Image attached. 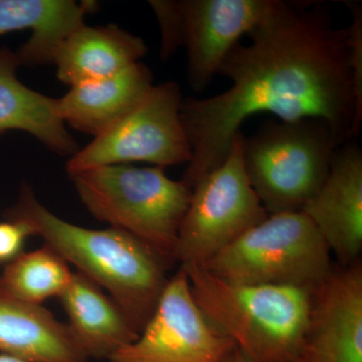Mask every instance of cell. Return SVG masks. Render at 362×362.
I'll use <instances>...</instances> for the list:
<instances>
[{
  "mask_svg": "<svg viewBox=\"0 0 362 362\" xmlns=\"http://www.w3.org/2000/svg\"><path fill=\"white\" fill-rule=\"evenodd\" d=\"M232 339L199 308L187 272L168 279L158 303L137 339L115 352L109 362H233Z\"/></svg>",
  "mask_w": 362,
  "mask_h": 362,
  "instance_id": "cell-10",
  "label": "cell"
},
{
  "mask_svg": "<svg viewBox=\"0 0 362 362\" xmlns=\"http://www.w3.org/2000/svg\"><path fill=\"white\" fill-rule=\"evenodd\" d=\"M339 146L323 120L269 121L243 136V163L269 214L301 211L327 177Z\"/></svg>",
  "mask_w": 362,
  "mask_h": 362,
  "instance_id": "cell-5",
  "label": "cell"
},
{
  "mask_svg": "<svg viewBox=\"0 0 362 362\" xmlns=\"http://www.w3.org/2000/svg\"><path fill=\"white\" fill-rule=\"evenodd\" d=\"M352 21L349 30L350 62L354 70V96H356V129L359 134L362 121V6L358 1H344Z\"/></svg>",
  "mask_w": 362,
  "mask_h": 362,
  "instance_id": "cell-20",
  "label": "cell"
},
{
  "mask_svg": "<svg viewBox=\"0 0 362 362\" xmlns=\"http://www.w3.org/2000/svg\"><path fill=\"white\" fill-rule=\"evenodd\" d=\"M243 136L240 131L223 163L192 188L176 247L181 266L204 265L269 216L245 170Z\"/></svg>",
  "mask_w": 362,
  "mask_h": 362,
  "instance_id": "cell-7",
  "label": "cell"
},
{
  "mask_svg": "<svg viewBox=\"0 0 362 362\" xmlns=\"http://www.w3.org/2000/svg\"><path fill=\"white\" fill-rule=\"evenodd\" d=\"M33 233L21 221L6 220L0 223V263H8L21 254L25 242Z\"/></svg>",
  "mask_w": 362,
  "mask_h": 362,
  "instance_id": "cell-21",
  "label": "cell"
},
{
  "mask_svg": "<svg viewBox=\"0 0 362 362\" xmlns=\"http://www.w3.org/2000/svg\"><path fill=\"white\" fill-rule=\"evenodd\" d=\"M182 96L173 81L153 85L141 101L66 162L68 175L113 164H188L192 148L180 117Z\"/></svg>",
  "mask_w": 362,
  "mask_h": 362,
  "instance_id": "cell-9",
  "label": "cell"
},
{
  "mask_svg": "<svg viewBox=\"0 0 362 362\" xmlns=\"http://www.w3.org/2000/svg\"><path fill=\"white\" fill-rule=\"evenodd\" d=\"M59 299L71 337L88 359H109L139 335L116 302L78 272Z\"/></svg>",
  "mask_w": 362,
  "mask_h": 362,
  "instance_id": "cell-14",
  "label": "cell"
},
{
  "mask_svg": "<svg viewBox=\"0 0 362 362\" xmlns=\"http://www.w3.org/2000/svg\"><path fill=\"white\" fill-rule=\"evenodd\" d=\"M81 201L97 220L129 233L166 266L176 262L181 223L192 188L159 166L113 164L69 175Z\"/></svg>",
  "mask_w": 362,
  "mask_h": 362,
  "instance_id": "cell-4",
  "label": "cell"
},
{
  "mask_svg": "<svg viewBox=\"0 0 362 362\" xmlns=\"http://www.w3.org/2000/svg\"><path fill=\"white\" fill-rule=\"evenodd\" d=\"M20 66L16 52L0 49V135L23 131L54 153L73 156L78 145L59 116L58 99L21 83L16 75Z\"/></svg>",
  "mask_w": 362,
  "mask_h": 362,
  "instance_id": "cell-16",
  "label": "cell"
},
{
  "mask_svg": "<svg viewBox=\"0 0 362 362\" xmlns=\"http://www.w3.org/2000/svg\"><path fill=\"white\" fill-rule=\"evenodd\" d=\"M330 250L306 214H269L204 264L214 275L250 285L316 290L333 266Z\"/></svg>",
  "mask_w": 362,
  "mask_h": 362,
  "instance_id": "cell-6",
  "label": "cell"
},
{
  "mask_svg": "<svg viewBox=\"0 0 362 362\" xmlns=\"http://www.w3.org/2000/svg\"><path fill=\"white\" fill-rule=\"evenodd\" d=\"M149 4L160 26L161 58L185 47L188 82L202 92L240 37L263 20L272 0H152Z\"/></svg>",
  "mask_w": 362,
  "mask_h": 362,
  "instance_id": "cell-8",
  "label": "cell"
},
{
  "mask_svg": "<svg viewBox=\"0 0 362 362\" xmlns=\"http://www.w3.org/2000/svg\"><path fill=\"white\" fill-rule=\"evenodd\" d=\"M146 54L144 40L119 26L85 23L62 42L52 65L59 80L71 87L116 75Z\"/></svg>",
  "mask_w": 362,
  "mask_h": 362,
  "instance_id": "cell-15",
  "label": "cell"
},
{
  "mask_svg": "<svg viewBox=\"0 0 362 362\" xmlns=\"http://www.w3.org/2000/svg\"><path fill=\"white\" fill-rule=\"evenodd\" d=\"M233 362H250V361H247L246 357H245L244 356H243L242 354H240L239 350H238L237 354H235V361H233Z\"/></svg>",
  "mask_w": 362,
  "mask_h": 362,
  "instance_id": "cell-23",
  "label": "cell"
},
{
  "mask_svg": "<svg viewBox=\"0 0 362 362\" xmlns=\"http://www.w3.org/2000/svg\"><path fill=\"white\" fill-rule=\"evenodd\" d=\"M73 276L65 259L45 244L6 264L0 274V294L42 306L49 298L61 296Z\"/></svg>",
  "mask_w": 362,
  "mask_h": 362,
  "instance_id": "cell-19",
  "label": "cell"
},
{
  "mask_svg": "<svg viewBox=\"0 0 362 362\" xmlns=\"http://www.w3.org/2000/svg\"><path fill=\"white\" fill-rule=\"evenodd\" d=\"M187 272L199 308L250 362H298L315 290L230 282L197 264Z\"/></svg>",
  "mask_w": 362,
  "mask_h": 362,
  "instance_id": "cell-3",
  "label": "cell"
},
{
  "mask_svg": "<svg viewBox=\"0 0 362 362\" xmlns=\"http://www.w3.org/2000/svg\"><path fill=\"white\" fill-rule=\"evenodd\" d=\"M302 213L339 259L350 266L359 261L362 250V151L357 142L338 147L329 173Z\"/></svg>",
  "mask_w": 362,
  "mask_h": 362,
  "instance_id": "cell-12",
  "label": "cell"
},
{
  "mask_svg": "<svg viewBox=\"0 0 362 362\" xmlns=\"http://www.w3.org/2000/svg\"><path fill=\"white\" fill-rule=\"evenodd\" d=\"M247 35L250 44L238 42L218 70L230 88L181 103L192 148L182 178L188 187L223 163L242 124L258 113L323 120L340 145L357 135L349 30L333 25L326 4L272 0Z\"/></svg>",
  "mask_w": 362,
  "mask_h": 362,
  "instance_id": "cell-1",
  "label": "cell"
},
{
  "mask_svg": "<svg viewBox=\"0 0 362 362\" xmlns=\"http://www.w3.org/2000/svg\"><path fill=\"white\" fill-rule=\"evenodd\" d=\"M4 218L25 223L69 265L106 289L141 332L168 282V266L146 245L120 228L92 230L59 218L26 182L21 183L18 199Z\"/></svg>",
  "mask_w": 362,
  "mask_h": 362,
  "instance_id": "cell-2",
  "label": "cell"
},
{
  "mask_svg": "<svg viewBox=\"0 0 362 362\" xmlns=\"http://www.w3.org/2000/svg\"><path fill=\"white\" fill-rule=\"evenodd\" d=\"M298 362H362V265L333 267L313 292Z\"/></svg>",
  "mask_w": 362,
  "mask_h": 362,
  "instance_id": "cell-11",
  "label": "cell"
},
{
  "mask_svg": "<svg viewBox=\"0 0 362 362\" xmlns=\"http://www.w3.org/2000/svg\"><path fill=\"white\" fill-rule=\"evenodd\" d=\"M94 6L74 0H0V35L30 30V39L16 52L21 66L52 64L59 45L85 25Z\"/></svg>",
  "mask_w": 362,
  "mask_h": 362,
  "instance_id": "cell-17",
  "label": "cell"
},
{
  "mask_svg": "<svg viewBox=\"0 0 362 362\" xmlns=\"http://www.w3.org/2000/svg\"><path fill=\"white\" fill-rule=\"evenodd\" d=\"M153 85L152 71L138 62L111 77L71 86L58 99L59 116L65 125L96 137L139 103Z\"/></svg>",
  "mask_w": 362,
  "mask_h": 362,
  "instance_id": "cell-13",
  "label": "cell"
},
{
  "mask_svg": "<svg viewBox=\"0 0 362 362\" xmlns=\"http://www.w3.org/2000/svg\"><path fill=\"white\" fill-rule=\"evenodd\" d=\"M0 362H30L25 361V359L18 358L11 356H6V354H0Z\"/></svg>",
  "mask_w": 362,
  "mask_h": 362,
  "instance_id": "cell-22",
  "label": "cell"
},
{
  "mask_svg": "<svg viewBox=\"0 0 362 362\" xmlns=\"http://www.w3.org/2000/svg\"><path fill=\"white\" fill-rule=\"evenodd\" d=\"M0 354L30 362H88L68 325L52 312L2 294Z\"/></svg>",
  "mask_w": 362,
  "mask_h": 362,
  "instance_id": "cell-18",
  "label": "cell"
}]
</instances>
